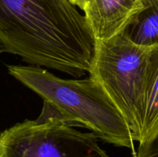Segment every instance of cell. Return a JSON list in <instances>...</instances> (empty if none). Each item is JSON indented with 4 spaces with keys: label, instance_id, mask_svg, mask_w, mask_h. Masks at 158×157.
<instances>
[{
    "label": "cell",
    "instance_id": "cell-1",
    "mask_svg": "<svg viewBox=\"0 0 158 157\" xmlns=\"http://www.w3.org/2000/svg\"><path fill=\"white\" fill-rule=\"evenodd\" d=\"M12 77L52 105L57 117L84 127L97 138L134 152L133 134L124 118L100 84L89 77L65 79L40 66L9 65Z\"/></svg>",
    "mask_w": 158,
    "mask_h": 157
},
{
    "label": "cell",
    "instance_id": "cell-2",
    "mask_svg": "<svg viewBox=\"0 0 158 157\" xmlns=\"http://www.w3.org/2000/svg\"><path fill=\"white\" fill-rule=\"evenodd\" d=\"M68 0H0V45L35 61L61 50L83 21Z\"/></svg>",
    "mask_w": 158,
    "mask_h": 157
},
{
    "label": "cell",
    "instance_id": "cell-3",
    "mask_svg": "<svg viewBox=\"0 0 158 157\" xmlns=\"http://www.w3.org/2000/svg\"><path fill=\"white\" fill-rule=\"evenodd\" d=\"M151 48L133 43L123 32L96 40L89 77L101 86L124 118L135 142L141 138Z\"/></svg>",
    "mask_w": 158,
    "mask_h": 157
},
{
    "label": "cell",
    "instance_id": "cell-4",
    "mask_svg": "<svg viewBox=\"0 0 158 157\" xmlns=\"http://www.w3.org/2000/svg\"><path fill=\"white\" fill-rule=\"evenodd\" d=\"M0 157H109L94 133L40 115L0 133Z\"/></svg>",
    "mask_w": 158,
    "mask_h": 157
},
{
    "label": "cell",
    "instance_id": "cell-5",
    "mask_svg": "<svg viewBox=\"0 0 158 157\" xmlns=\"http://www.w3.org/2000/svg\"><path fill=\"white\" fill-rule=\"evenodd\" d=\"M145 6V0H92L84 16L96 40L122 33L130 22Z\"/></svg>",
    "mask_w": 158,
    "mask_h": 157
},
{
    "label": "cell",
    "instance_id": "cell-6",
    "mask_svg": "<svg viewBox=\"0 0 158 157\" xmlns=\"http://www.w3.org/2000/svg\"><path fill=\"white\" fill-rule=\"evenodd\" d=\"M124 35L137 46H158V0H145V6L123 30Z\"/></svg>",
    "mask_w": 158,
    "mask_h": 157
},
{
    "label": "cell",
    "instance_id": "cell-7",
    "mask_svg": "<svg viewBox=\"0 0 158 157\" xmlns=\"http://www.w3.org/2000/svg\"><path fill=\"white\" fill-rule=\"evenodd\" d=\"M158 132V46L151 48L145 93L141 138L148 141Z\"/></svg>",
    "mask_w": 158,
    "mask_h": 157
},
{
    "label": "cell",
    "instance_id": "cell-8",
    "mask_svg": "<svg viewBox=\"0 0 158 157\" xmlns=\"http://www.w3.org/2000/svg\"><path fill=\"white\" fill-rule=\"evenodd\" d=\"M134 157H158V132L148 141L139 143Z\"/></svg>",
    "mask_w": 158,
    "mask_h": 157
},
{
    "label": "cell",
    "instance_id": "cell-9",
    "mask_svg": "<svg viewBox=\"0 0 158 157\" xmlns=\"http://www.w3.org/2000/svg\"><path fill=\"white\" fill-rule=\"evenodd\" d=\"M68 1L72 3L73 6H77L80 9L84 11L92 0H68Z\"/></svg>",
    "mask_w": 158,
    "mask_h": 157
},
{
    "label": "cell",
    "instance_id": "cell-10",
    "mask_svg": "<svg viewBox=\"0 0 158 157\" xmlns=\"http://www.w3.org/2000/svg\"><path fill=\"white\" fill-rule=\"evenodd\" d=\"M2 52H5V49H3L2 46L1 45H0V54H2Z\"/></svg>",
    "mask_w": 158,
    "mask_h": 157
}]
</instances>
